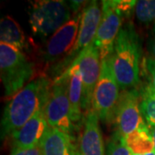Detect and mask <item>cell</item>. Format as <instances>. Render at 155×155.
Returning a JSON list of instances; mask_svg holds the SVG:
<instances>
[{
	"label": "cell",
	"mask_w": 155,
	"mask_h": 155,
	"mask_svg": "<svg viewBox=\"0 0 155 155\" xmlns=\"http://www.w3.org/2000/svg\"><path fill=\"white\" fill-rule=\"evenodd\" d=\"M82 13H78L50 37L46 42L41 55L46 62H53L72 49L77 41Z\"/></svg>",
	"instance_id": "obj_10"
},
{
	"label": "cell",
	"mask_w": 155,
	"mask_h": 155,
	"mask_svg": "<svg viewBox=\"0 0 155 155\" xmlns=\"http://www.w3.org/2000/svg\"><path fill=\"white\" fill-rule=\"evenodd\" d=\"M105 155H133L125 144L123 137L116 132L109 139L106 146Z\"/></svg>",
	"instance_id": "obj_20"
},
{
	"label": "cell",
	"mask_w": 155,
	"mask_h": 155,
	"mask_svg": "<svg viewBox=\"0 0 155 155\" xmlns=\"http://www.w3.org/2000/svg\"><path fill=\"white\" fill-rule=\"evenodd\" d=\"M10 155H42V151L41 146L27 148V149H19V148H12Z\"/></svg>",
	"instance_id": "obj_22"
},
{
	"label": "cell",
	"mask_w": 155,
	"mask_h": 155,
	"mask_svg": "<svg viewBox=\"0 0 155 155\" xmlns=\"http://www.w3.org/2000/svg\"><path fill=\"white\" fill-rule=\"evenodd\" d=\"M78 155H105L99 118L93 109L86 113L77 147Z\"/></svg>",
	"instance_id": "obj_13"
},
{
	"label": "cell",
	"mask_w": 155,
	"mask_h": 155,
	"mask_svg": "<svg viewBox=\"0 0 155 155\" xmlns=\"http://www.w3.org/2000/svg\"><path fill=\"white\" fill-rule=\"evenodd\" d=\"M68 89L69 78L64 72L54 79L51 85L49 96L44 107V113L50 127L72 135L76 127L71 117Z\"/></svg>",
	"instance_id": "obj_5"
},
{
	"label": "cell",
	"mask_w": 155,
	"mask_h": 155,
	"mask_svg": "<svg viewBox=\"0 0 155 155\" xmlns=\"http://www.w3.org/2000/svg\"><path fill=\"white\" fill-rule=\"evenodd\" d=\"M101 17L102 10H100L97 1H91L84 8L77 41L69 54V60L72 59L74 61L82 50L93 42L99 27Z\"/></svg>",
	"instance_id": "obj_11"
},
{
	"label": "cell",
	"mask_w": 155,
	"mask_h": 155,
	"mask_svg": "<svg viewBox=\"0 0 155 155\" xmlns=\"http://www.w3.org/2000/svg\"><path fill=\"white\" fill-rule=\"evenodd\" d=\"M70 20L71 8L62 0L35 1L29 10L30 28L41 39L52 36Z\"/></svg>",
	"instance_id": "obj_4"
},
{
	"label": "cell",
	"mask_w": 155,
	"mask_h": 155,
	"mask_svg": "<svg viewBox=\"0 0 155 155\" xmlns=\"http://www.w3.org/2000/svg\"><path fill=\"white\" fill-rule=\"evenodd\" d=\"M123 140L132 154H145L154 151L149 127L146 122Z\"/></svg>",
	"instance_id": "obj_17"
},
{
	"label": "cell",
	"mask_w": 155,
	"mask_h": 155,
	"mask_svg": "<svg viewBox=\"0 0 155 155\" xmlns=\"http://www.w3.org/2000/svg\"><path fill=\"white\" fill-rule=\"evenodd\" d=\"M147 48H148V52L151 55L150 57L153 58L155 61V30L150 39L148 44H147Z\"/></svg>",
	"instance_id": "obj_23"
},
{
	"label": "cell",
	"mask_w": 155,
	"mask_h": 155,
	"mask_svg": "<svg viewBox=\"0 0 155 155\" xmlns=\"http://www.w3.org/2000/svg\"><path fill=\"white\" fill-rule=\"evenodd\" d=\"M116 132L122 137L134 132L145 121L140 105V91L136 88L122 91L115 114Z\"/></svg>",
	"instance_id": "obj_9"
},
{
	"label": "cell",
	"mask_w": 155,
	"mask_h": 155,
	"mask_svg": "<svg viewBox=\"0 0 155 155\" xmlns=\"http://www.w3.org/2000/svg\"><path fill=\"white\" fill-rule=\"evenodd\" d=\"M0 72L5 95L6 97H12L33 77L34 65L22 50L1 42Z\"/></svg>",
	"instance_id": "obj_3"
},
{
	"label": "cell",
	"mask_w": 155,
	"mask_h": 155,
	"mask_svg": "<svg viewBox=\"0 0 155 155\" xmlns=\"http://www.w3.org/2000/svg\"><path fill=\"white\" fill-rule=\"evenodd\" d=\"M85 2L84 1H70V8H71V11H73L74 12H77L79 11L81 5H83Z\"/></svg>",
	"instance_id": "obj_24"
},
{
	"label": "cell",
	"mask_w": 155,
	"mask_h": 155,
	"mask_svg": "<svg viewBox=\"0 0 155 155\" xmlns=\"http://www.w3.org/2000/svg\"><path fill=\"white\" fill-rule=\"evenodd\" d=\"M123 16L116 0L102 1V17L94 39L101 61L110 57L113 53L116 40L122 28Z\"/></svg>",
	"instance_id": "obj_7"
},
{
	"label": "cell",
	"mask_w": 155,
	"mask_h": 155,
	"mask_svg": "<svg viewBox=\"0 0 155 155\" xmlns=\"http://www.w3.org/2000/svg\"><path fill=\"white\" fill-rule=\"evenodd\" d=\"M135 155V154H133ZM140 155H155V151L153 152H151V153H145V154H140Z\"/></svg>",
	"instance_id": "obj_26"
},
{
	"label": "cell",
	"mask_w": 155,
	"mask_h": 155,
	"mask_svg": "<svg viewBox=\"0 0 155 155\" xmlns=\"http://www.w3.org/2000/svg\"><path fill=\"white\" fill-rule=\"evenodd\" d=\"M51 85L49 79L41 76L28 82L11 97L3 113L1 138L11 136L39 110L44 109Z\"/></svg>",
	"instance_id": "obj_1"
},
{
	"label": "cell",
	"mask_w": 155,
	"mask_h": 155,
	"mask_svg": "<svg viewBox=\"0 0 155 155\" xmlns=\"http://www.w3.org/2000/svg\"><path fill=\"white\" fill-rule=\"evenodd\" d=\"M0 40L2 43L11 45L20 50L26 49L28 47L25 35L20 25L10 16L1 19Z\"/></svg>",
	"instance_id": "obj_16"
},
{
	"label": "cell",
	"mask_w": 155,
	"mask_h": 155,
	"mask_svg": "<svg viewBox=\"0 0 155 155\" xmlns=\"http://www.w3.org/2000/svg\"><path fill=\"white\" fill-rule=\"evenodd\" d=\"M40 146L42 155H78L72 135L53 127H48Z\"/></svg>",
	"instance_id": "obj_14"
},
{
	"label": "cell",
	"mask_w": 155,
	"mask_h": 155,
	"mask_svg": "<svg viewBox=\"0 0 155 155\" xmlns=\"http://www.w3.org/2000/svg\"><path fill=\"white\" fill-rule=\"evenodd\" d=\"M65 72L69 78L68 96L71 106V117L75 127H78L82 117V91L83 82L80 71L76 64L72 63Z\"/></svg>",
	"instance_id": "obj_15"
},
{
	"label": "cell",
	"mask_w": 155,
	"mask_h": 155,
	"mask_svg": "<svg viewBox=\"0 0 155 155\" xmlns=\"http://www.w3.org/2000/svg\"><path fill=\"white\" fill-rule=\"evenodd\" d=\"M100 61L99 51L93 41V42L82 50L72 62L78 67L82 76V110L87 112L92 109L95 87L101 72L102 62Z\"/></svg>",
	"instance_id": "obj_8"
},
{
	"label": "cell",
	"mask_w": 155,
	"mask_h": 155,
	"mask_svg": "<svg viewBox=\"0 0 155 155\" xmlns=\"http://www.w3.org/2000/svg\"><path fill=\"white\" fill-rule=\"evenodd\" d=\"M146 70L149 76V85L155 91V61L148 57L145 62Z\"/></svg>",
	"instance_id": "obj_21"
},
{
	"label": "cell",
	"mask_w": 155,
	"mask_h": 155,
	"mask_svg": "<svg viewBox=\"0 0 155 155\" xmlns=\"http://www.w3.org/2000/svg\"><path fill=\"white\" fill-rule=\"evenodd\" d=\"M48 127L44 109H42L11 135L12 148L27 149L39 147Z\"/></svg>",
	"instance_id": "obj_12"
},
{
	"label": "cell",
	"mask_w": 155,
	"mask_h": 155,
	"mask_svg": "<svg viewBox=\"0 0 155 155\" xmlns=\"http://www.w3.org/2000/svg\"><path fill=\"white\" fill-rule=\"evenodd\" d=\"M149 129L151 132V135H152V139H153V149L155 151V126L154 127H149Z\"/></svg>",
	"instance_id": "obj_25"
},
{
	"label": "cell",
	"mask_w": 155,
	"mask_h": 155,
	"mask_svg": "<svg viewBox=\"0 0 155 155\" xmlns=\"http://www.w3.org/2000/svg\"><path fill=\"white\" fill-rule=\"evenodd\" d=\"M134 14L139 22L144 24L155 22V0H139L134 6Z\"/></svg>",
	"instance_id": "obj_19"
},
{
	"label": "cell",
	"mask_w": 155,
	"mask_h": 155,
	"mask_svg": "<svg viewBox=\"0 0 155 155\" xmlns=\"http://www.w3.org/2000/svg\"><path fill=\"white\" fill-rule=\"evenodd\" d=\"M140 105L141 114L149 127L155 126V91L148 84L140 91Z\"/></svg>",
	"instance_id": "obj_18"
},
{
	"label": "cell",
	"mask_w": 155,
	"mask_h": 155,
	"mask_svg": "<svg viewBox=\"0 0 155 155\" xmlns=\"http://www.w3.org/2000/svg\"><path fill=\"white\" fill-rule=\"evenodd\" d=\"M101 72L95 87L92 109L104 122L115 121V114L120 98V86L114 75L110 57L101 61Z\"/></svg>",
	"instance_id": "obj_6"
},
{
	"label": "cell",
	"mask_w": 155,
	"mask_h": 155,
	"mask_svg": "<svg viewBox=\"0 0 155 155\" xmlns=\"http://www.w3.org/2000/svg\"><path fill=\"white\" fill-rule=\"evenodd\" d=\"M141 47L132 23L122 27L110 56L116 81L122 91L135 88L140 81V59Z\"/></svg>",
	"instance_id": "obj_2"
}]
</instances>
